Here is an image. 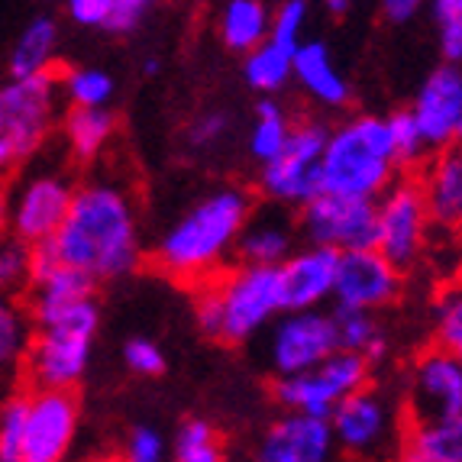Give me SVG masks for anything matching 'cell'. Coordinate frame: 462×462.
<instances>
[{"label": "cell", "mask_w": 462, "mask_h": 462, "mask_svg": "<svg viewBox=\"0 0 462 462\" xmlns=\"http://www.w3.org/2000/svg\"><path fill=\"white\" fill-rule=\"evenodd\" d=\"M52 246L62 265L85 272L94 282L130 275L139 265V226L130 194L110 181L75 188Z\"/></svg>", "instance_id": "obj_1"}, {"label": "cell", "mask_w": 462, "mask_h": 462, "mask_svg": "<svg viewBox=\"0 0 462 462\" xmlns=\"http://www.w3.org/2000/svg\"><path fill=\"white\" fill-rule=\"evenodd\" d=\"M249 217L253 200L243 188L210 191L169 226L162 243L155 246V263L178 282H210L214 269L239 243Z\"/></svg>", "instance_id": "obj_2"}, {"label": "cell", "mask_w": 462, "mask_h": 462, "mask_svg": "<svg viewBox=\"0 0 462 462\" xmlns=\"http://www.w3.org/2000/svg\"><path fill=\"white\" fill-rule=\"evenodd\" d=\"M394 149L388 116H353L333 133L320 155V188L339 198L378 200L394 181Z\"/></svg>", "instance_id": "obj_3"}, {"label": "cell", "mask_w": 462, "mask_h": 462, "mask_svg": "<svg viewBox=\"0 0 462 462\" xmlns=\"http://www.w3.org/2000/svg\"><path fill=\"white\" fill-rule=\"evenodd\" d=\"M285 310L282 300V272L239 265L220 278L204 282L194 298V317L208 337L239 343L263 330L272 317Z\"/></svg>", "instance_id": "obj_4"}, {"label": "cell", "mask_w": 462, "mask_h": 462, "mask_svg": "<svg viewBox=\"0 0 462 462\" xmlns=\"http://www.w3.org/2000/svg\"><path fill=\"white\" fill-rule=\"evenodd\" d=\"M97 320V304L91 298L39 324L26 353V369L36 382V392H71L81 382L91 363Z\"/></svg>", "instance_id": "obj_5"}, {"label": "cell", "mask_w": 462, "mask_h": 462, "mask_svg": "<svg viewBox=\"0 0 462 462\" xmlns=\"http://www.w3.org/2000/svg\"><path fill=\"white\" fill-rule=\"evenodd\" d=\"M59 97L55 71L0 85V175L20 169L42 149L59 116Z\"/></svg>", "instance_id": "obj_6"}, {"label": "cell", "mask_w": 462, "mask_h": 462, "mask_svg": "<svg viewBox=\"0 0 462 462\" xmlns=\"http://www.w3.org/2000/svg\"><path fill=\"white\" fill-rule=\"evenodd\" d=\"M369 369L363 356L353 353H333L320 365L300 375H288L275 382V401L288 414H308L330 420L339 401H346L349 394L363 392L369 385Z\"/></svg>", "instance_id": "obj_7"}, {"label": "cell", "mask_w": 462, "mask_h": 462, "mask_svg": "<svg viewBox=\"0 0 462 462\" xmlns=\"http://www.w3.org/2000/svg\"><path fill=\"white\" fill-rule=\"evenodd\" d=\"M430 226L424 188L417 178H394L388 191L375 200V249L394 269H404L420 255Z\"/></svg>", "instance_id": "obj_8"}, {"label": "cell", "mask_w": 462, "mask_h": 462, "mask_svg": "<svg viewBox=\"0 0 462 462\" xmlns=\"http://www.w3.org/2000/svg\"><path fill=\"white\" fill-rule=\"evenodd\" d=\"M327 146V130L320 124H294L285 152L263 169V191L278 204L308 208L320 188V155Z\"/></svg>", "instance_id": "obj_9"}, {"label": "cell", "mask_w": 462, "mask_h": 462, "mask_svg": "<svg viewBox=\"0 0 462 462\" xmlns=\"http://www.w3.org/2000/svg\"><path fill=\"white\" fill-rule=\"evenodd\" d=\"M300 226L310 246L333 253H363L375 243V200L317 194L308 208H300Z\"/></svg>", "instance_id": "obj_10"}, {"label": "cell", "mask_w": 462, "mask_h": 462, "mask_svg": "<svg viewBox=\"0 0 462 462\" xmlns=\"http://www.w3.org/2000/svg\"><path fill=\"white\" fill-rule=\"evenodd\" d=\"M71 198H75V185L55 171H39L30 181H23L20 191L10 198L7 226L14 230V239L30 249L55 239L69 217Z\"/></svg>", "instance_id": "obj_11"}, {"label": "cell", "mask_w": 462, "mask_h": 462, "mask_svg": "<svg viewBox=\"0 0 462 462\" xmlns=\"http://www.w3.org/2000/svg\"><path fill=\"white\" fill-rule=\"evenodd\" d=\"M337 349V327L324 310H294L272 330V365L278 378L300 375L330 359Z\"/></svg>", "instance_id": "obj_12"}, {"label": "cell", "mask_w": 462, "mask_h": 462, "mask_svg": "<svg viewBox=\"0 0 462 462\" xmlns=\"http://www.w3.org/2000/svg\"><path fill=\"white\" fill-rule=\"evenodd\" d=\"M417 130L424 136L427 149H453L462 143V69L439 65L427 75V81L417 91L411 104Z\"/></svg>", "instance_id": "obj_13"}, {"label": "cell", "mask_w": 462, "mask_h": 462, "mask_svg": "<svg viewBox=\"0 0 462 462\" xmlns=\"http://www.w3.org/2000/svg\"><path fill=\"white\" fill-rule=\"evenodd\" d=\"M401 291V269H394L385 255H378L375 249H363V253H343L337 269V285H333V298H337L339 310H372L385 308L398 298Z\"/></svg>", "instance_id": "obj_14"}, {"label": "cell", "mask_w": 462, "mask_h": 462, "mask_svg": "<svg viewBox=\"0 0 462 462\" xmlns=\"http://www.w3.org/2000/svg\"><path fill=\"white\" fill-rule=\"evenodd\" d=\"M78 417L81 411L71 392H32L23 462H62L75 443Z\"/></svg>", "instance_id": "obj_15"}, {"label": "cell", "mask_w": 462, "mask_h": 462, "mask_svg": "<svg viewBox=\"0 0 462 462\" xmlns=\"http://www.w3.org/2000/svg\"><path fill=\"white\" fill-rule=\"evenodd\" d=\"M411 385H414V398H411L414 424L462 417V363L456 356L437 346L420 353Z\"/></svg>", "instance_id": "obj_16"}, {"label": "cell", "mask_w": 462, "mask_h": 462, "mask_svg": "<svg viewBox=\"0 0 462 462\" xmlns=\"http://www.w3.org/2000/svg\"><path fill=\"white\" fill-rule=\"evenodd\" d=\"M339 253L324 246H308L300 253H291L282 265V300H285V314L294 310H320L327 298H333L337 285Z\"/></svg>", "instance_id": "obj_17"}, {"label": "cell", "mask_w": 462, "mask_h": 462, "mask_svg": "<svg viewBox=\"0 0 462 462\" xmlns=\"http://www.w3.org/2000/svg\"><path fill=\"white\" fill-rule=\"evenodd\" d=\"M330 449V420L308 414H285L265 430L255 462H327Z\"/></svg>", "instance_id": "obj_18"}, {"label": "cell", "mask_w": 462, "mask_h": 462, "mask_svg": "<svg viewBox=\"0 0 462 462\" xmlns=\"http://www.w3.org/2000/svg\"><path fill=\"white\" fill-rule=\"evenodd\" d=\"M330 430L333 439H339L353 453H365V449L378 447L388 430L385 401L378 398L375 392H369V388L349 394L330 414Z\"/></svg>", "instance_id": "obj_19"}, {"label": "cell", "mask_w": 462, "mask_h": 462, "mask_svg": "<svg viewBox=\"0 0 462 462\" xmlns=\"http://www.w3.org/2000/svg\"><path fill=\"white\" fill-rule=\"evenodd\" d=\"M420 188L430 208V220L462 230V146L433 155L420 178Z\"/></svg>", "instance_id": "obj_20"}, {"label": "cell", "mask_w": 462, "mask_h": 462, "mask_svg": "<svg viewBox=\"0 0 462 462\" xmlns=\"http://www.w3.org/2000/svg\"><path fill=\"white\" fill-rule=\"evenodd\" d=\"M291 78H298V85L324 107H343L349 100V85L346 78L339 75V69L333 65L330 52L324 42H300V49L294 52V69Z\"/></svg>", "instance_id": "obj_21"}, {"label": "cell", "mask_w": 462, "mask_h": 462, "mask_svg": "<svg viewBox=\"0 0 462 462\" xmlns=\"http://www.w3.org/2000/svg\"><path fill=\"white\" fill-rule=\"evenodd\" d=\"M59 55V20L52 14H36L16 36L10 52V78L49 75Z\"/></svg>", "instance_id": "obj_22"}, {"label": "cell", "mask_w": 462, "mask_h": 462, "mask_svg": "<svg viewBox=\"0 0 462 462\" xmlns=\"http://www.w3.org/2000/svg\"><path fill=\"white\" fill-rule=\"evenodd\" d=\"M294 233L288 220L278 217H249V224L239 233V255L243 265H259V269H282L294 253Z\"/></svg>", "instance_id": "obj_23"}, {"label": "cell", "mask_w": 462, "mask_h": 462, "mask_svg": "<svg viewBox=\"0 0 462 462\" xmlns=\"http://www.w3.org/2000/svg\"><path fill=\"white\" fill-rule=\"evenodd\" d=\"M272 7L263 0H230L220 10V39L233 52L249 55L269 39Z\"/></svg>", "instance_id": "obj_24"}, {"label": "cell", "mask_w": 462, "mask_h": 462, "mask_svg": "<svg viewBox=\"0 0 462 462\" xmlns=\"http://www.w3.org/2000/svg\"><path fill=\"white\" fill-rule=\"evenodd\" d=\"M94 285H97L94 278H88L85 272L78 269H69V265L52 272L46 282H39L36 294H32V320H36V327L46 324L49 317L81 304V300H91Z\"/></svg>", "instance_id": "obj_25"}, {"label": "cell", "mask_w": 462, "mask_h": 462, "mask_svg": "<svg viewBox=\"0 0 462 462\" xmlns=\"http://www.w3.org/2000/svg\"><path fill=\"white\" fill-rule=\"evenodd\" d=\"M333 317V327H337V349L339 353H353L363 356L365 363H378L388 349L385 333L378 330V324L372 320V314L363 310H339Z\"/></svg>", "instance_id": "obj_26"}, {"label": "cell", "mask_w": 462, "mask_h": 462, "mask_svg": "<svg viewBox=\"0 0 462 462\" xmlns=\"http://www.w3.org/2000/svg\"><path fill=\"white\" fill-rule=\"evenodd\" d=\"M65 139H69V149L78 159H94L100 155V149L107 146L110 136L116 130V120L110 110H78L71 107L65 114Z\"/></svg>", "instance_id": "obj_27"}, {"label": "cell", "mask_w": 462, "mask_h": 462, "mask_svg": "<svg viewBox=\"0 0 462 462\" xmlns=\"http://www.w3.org/2000/svg\"><path fill=\"white\" fill-rule=\"evenodd\" d=\"M291 130H294V124L288 120L282 104H275V100H259L253 133H249V152L265 165L275 162L278 155L285 152Z\"/></svg>", "instance_id": "obj_28"}, {"label": "cell", "mask_w": 462, "mask_h": 462, "mask_svg": "<svg viewBox=\"0 0 462 462\" xmlns=\"http://www.w3.org/2000/svg\"><path fill=\"white\" fill-rule=\"evenodd\" d=\"M404 443L430 462H462V417L411 424Z\"/></svg>", "instance_id": "obj_29"}, {"label": "cell", "mask_w": 462, "mask_h": 462, "mask_svg": "<svg viewBox=\"0 0 462 462\" xmlns=\"http://www.w3.org/2000/svg\"><path fill=\"white\" fill-rule=\"evenodd\" d=\"M59 91L78 110H107L110 97H114V78L104 69L81 65V69H69L59 78Z\"/></svg>", "instance_id": "obj_30"}, {"label": "cell", "mask_w": 462, "mask_h": 462, "mask_svg": "<svg viewBox=\"0 0 462 462\" xmlns=\"http://www.w3.org/2000/svg\"><path fill=\"white\" fill-rule=\"evenodd\" d=\"M291 69H294V55L285 52V49H278L275 42L265 39L263 46L253 49V52L246 55L243 75H246V81L255 88V91L272 94L291 78Z\"/></svg>", "instance_id": "obj_31"}, {"label": "cell", "mask_w": 462, "mask_h": 462, "mask_svg": "<svg viewBox=\"0 0 462 462\" xmlns=\"http://www.w3.org/2000/svg\"><path fill=\"white\" fill-rule=\"evenodd\" d=\"M175 462H224V447L208 420H185L175 433Z\"/></svg>", "instance_id": "obj_32"}, {"label": "cell", "mask_w": 462, "mask_h": 462, "mask_svg": "<svg viewBox=\"0 0 462 462\" xmlns=\"http://www.w3.org/2000/svg\"><path fill=\"white\" fill-rule=\"evenodd\" d=\"M433 339H437V349L456 356L462 363V282H456L439 294Z\"/></svg>", "instance_id": "obj_33"}, {"label": "cell", "mask_w": 462, "mask_h": 462, "mask_svg": "<svg viewBox=\"0 0 462 462\" xmlns=\"http://www.w3.org/2000/svg\"><path fill=\"white\" fill-rule=\"evenodd\" d=\"M30 394H16L0 408V462H23Z\"/></svg>", "instance_id": "obj_34"}, {"label": "cell", "mask_w": 462, "mask_h": 462, "mask_svg": "<svg viewBox=\"0 0 462 462\" xmlns=\"http://www.w3.org/2000/svg\"><path fill=\"white\" fill-rule=\"evenodd\" d=\"M304 23H308V4L304 0H285L272 10V30L269 42H275L285 52H298L304 42Z\"/></svg>", "instance_id": "obj_35"}, {"label": "cell", "mask_w": 462, "mask_h": 462, "mask_svg": "<svg viewBox=\"0 0 462 462\" xmlns=\"http://www.w3.org/2000/svg\"><path fill=\"white\" fill-rule=\"evenodd\" d=\"M388 133H392V149H394V162L398 165H417L424 162L427 143L417 130L411 110H394L388 116Z\"/></svg>", "instance_id": "obj_36"}, {"label": "cell", "mask_w": 462, "mask_h": 462, "mask_svg": "<svg viewBox=\"0 0 462 462\" xmlns=\"http://www.w3.org/2000/svg\"><path fill=\"white\" fill-rule=\"evenodd\" d=\"M433 20H437L439 52H443L447 65L462 69V0H437Z\"/></svg>", "instance_id": "obj_37"}, {"label": "cell", "mask_w": 462, "mask_h": 462, "mask_svg": "<svg viewBox=\"0 0 462 462\" xmlns=\"http://www.w3.org/2000/svg\"><path fill=\"white\" fill-rule=\"evenodd\" d=\"M30 282V246L14 236H0V298L20 291Z\"/></svg>", "instance_id": "obj_38"}, {"label": "cell", "mask_w": 462, "mask_h": 462, "mask_svg": "<svg viewBox=\"0 0 462 462\" xmlns=\"http://www.w3.org/2000/svg\"><path fill=\"white\" fill-rule=\"evenodd\" d=\"M26 349V320L10 298H0V365L16 363Z\"/></svg>", "instance_id": "obj_39"}, {"label": "cell", "mask_w": 462, "mask_h": 462, "mask_svg": "<svg viewBox=\"0 0 462 462\" xmlns=\"http://www.w3.org/2000/svg\"><path fill=\"white\" fill-rule=\"evenodd\" d=\"M120 462H165V439L152 427H136L126 437L124 459Z\"/></svg>", "instance_id": "obj_40"}, {"label": "cell", "mask_w": 462, "mask_h": 462, "mask_svg": "<svg viewBox=\"0 0 462 462\" xmlns=\"http://www.w3.org/2000/svg\"><path fill=\"white\" fill-rule=\"evenodd\" d=\"M146 14H149L146 0H110V14L104 20V30L114 32V36H126V32L139 30Z\"/></svg>", "instance_id": "obj_41"}, {"label": "cell", "mask_w": 462, "mask_h": 462, "mask_svg": "<svg viewBox=\"0 0 462 462\" xmlns=\"http://www.w3.org/2000/svg\"><path fill=\"white\" fill-rule=\"evenodd\" d=\"M124 359L136 375H159L165 369V356L152 339H130L124 346Z\"/></svg>", "instance_id": "obj_42"}, {"label": "cell", "mask_w": 462, "mask_h": 462, "mask_svg": "<svg viewBox=\"0 0 462 462\" xmlns=\"http://www.w3.org/2000/svg\"><path fill=\"white\" fill-rule=\"evenodd\" d=\"M226 130H230L226 114H220V110H208V114H200L198 120L188 126V143H191L194 149H210L226 136Z\"/></svg>", "instance_id": "obj_43"}, {"label": "cell", "mask_w": 462, "mask_h": 462, "mask_svg": "<svg viewBox=\"0 0 462 462\" xmlns=\"http://www.w3.org/2000/svg\"><path fill=\"white\" fill-rule=\"evenodd\" d=\"M107 14H110V0H71L69 4L71 23L88 26V30H104Z\"/></svg>", "instance_id": "obj_44"}, {"label": "cell", "mask_w": 462, "mask_h": 462, "mask_svg": "<svg viewBox=\"0 0 462 462\" xmlns=\"http://www.w3.org/2000/svg\"><path fill=\"white\" fill-rule=\"evenodd\" d=\"M62 269V259H59V253H55L52 239L49 243H39V246L30 249V282L32 285H39V282H46L52 272Z\"/></svg>", "instance_id": "obj_45"}, {"label": "cell", "mask_w": 462, "mask_h": 462, "mask_svg": "<svg viewBox=\"0 0 462 462\" xmlns=\"http://www.w3.org/2000/svg\"><path fill=\"white\" fill-rule=\"evenodd\" d=\"M417 10H420V4H417V0H385V4H382V16H385L388 23H394V26L414 20Z\"/></svg>", "instance_id": "obj_46"}, {"label": "cell", "mask_w": 462, "mask_h": 462, "mask_svg": "<svg viewBox=\"0 0 462 462\" xmlns=\"http://www.w3.org/2000/svg\"><path fill=\"white\" fill-rule=\"evenodd\" d=\"M349 10H353V4H349V0H330V4H327V14H330V16H346Z\"/></svg>", "instance_id": "obj_47"}, {"label": "cell", "mask_w": 462, "mask_h": 462, "mask_svg": "<svg viewBox=\"0 0 462 462\" xmlns=\"http://www.w3.org/2000/svg\"><path fill=\"white\" fill-rule=\"evenodd\" d=\"M398 462H430V459H427V456H420V453H417L414 447H408V443H404V447H401V456H398Z\"/></svg>", "instance_id": "obj_48"}, {"label": "cell", "mask_w": 462, "mask_h": 462, "mask_svg": "<svg viewBox=\"0 0 462 462\" xmlns=\"http://www.w3.org/2000/svg\"><path fill=\"white\" fill-rule=\"evenodd\" d=\"M143 71H146V75H155V71H159V59H146V62H143Z\"/></svg>", "instance_id": "obj_49"}]
</instances>
